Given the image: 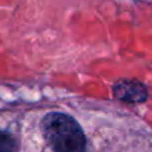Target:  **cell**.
I'll return each mask as SVG.
<instances>
[{
    "label": "cell",
    "instance_id": "1",
    "mask_svg": "<svg viewBox=\"0 0 152 152\" xmlns=\"http://www.w3.org/2000/svg\"><path fill=\"white\" fill-rule=\"evenodd\" d=\"M43 135L53 152H84L86 136L74 118L51 112L42 123Z\"/></svg>",
    "mask_w": 152,
    "mask_h": 152
},
{
    "label": "cell",
    "instance_id": "2",
    "mask_svg": "<svg viewBox=\"0 0 152 152\" xmlns=\"http://www.w3.org/2000/svg\"><path fill=\"white\" fill-rule=\"evenodd\" d=\"M113 95L121 102L142 103L147 99L148 92L144 84L137 80H119L113 86Z\"/></svg>",
    "mask_w": 152,
    "mask_h": 152
},
{
    "label": "cell",
    "instance_id": "3",
    "mask_svg": "<svg viewBox=\"0 0 152 152\" xmlns=\"http://www.w3.org/2000/svg\"><path fill=\"white\" fill-rule=\"evenodd\" d=\"M18 144L12 135L0 131V152H16Z\"/></svg>",
    "mask_w": 152,
    "mask_h": 152
}]
</instances>
